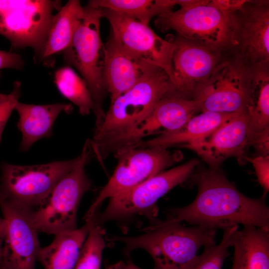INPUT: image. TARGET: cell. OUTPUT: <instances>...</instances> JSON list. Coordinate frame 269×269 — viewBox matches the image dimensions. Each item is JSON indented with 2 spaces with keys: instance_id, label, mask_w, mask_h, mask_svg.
<instances>
[{
  "instance_id": "6da1fadb",
  "label": "cell",
  "mask_w": 269,
  "mask_h": 269,
  "mask_svg": "<svg viewBox=\"0 0 269 269\" xmlns=\"http://www.w3.org/2000/svg\"><path fill=\"white\" fill-rule=\"evenodd\" d=\"M198 188L189 205L167 211V222H186L224 230L238 225L269 231V208L265 198L248 197L240 192L220 168H200L190 177Z\"/></svg>"
},
{
  "instance_id": "7a4b0ae2",
  "label": "cell",
  "mask_w": 269,
  "mask_h": 269,
  "mask_svg": "<svg viewBox=\"0 0 269 269\" xmlns=\"http://www.w3.org/2000/svg\"><path fill=\"white\" fill-rule=\"evenodd\" d=\"M144 231L138 236H113L109 240L123 243L126 253L145 251L153 261L154 269H186L201 247L216 243V229L204 226L188 227L157 220Z\"/></svg>"
},
{
  "instance_id": "3957f363",
  "label": "cell",
  "mask_w": 269,
  "mask_h": 269,
  "mask_svg": "<svg viewBox=\"0 0 269 269\" xmlns=\"http://www.w3.org/2000/svg\"><path fill=\"white\" fill-rule=\"evenodd\" d=\"M172 90L168 75L152 66L136 85L111 103L90 140L92 153L95 155L109 143L135 128Z\"/></svg>"
},
{
  "instance_id": "277c9868",
  "label": "cell",
  "mask_w": 269,
  "mask_h": 269,
  "mask_svg": "<svg viewBox=\"0 0 269 269\" xmlns=\"http://www.w3.org/2000/svg\"><path fill=\"white\" fill-rule=\"evenodd\" d=\"M91 154L90 140H87L72 169L57 183L42 203L31 211L38 232L56 235L77 228L80 201L92 186L85 170Z\"/></svg>"
},
{
  "instance_id": "5b68a950",
  "label": "cell",
  "mask_w": 269,
  "mask_h": 269,
  "mask_svg": "<svg viewBox=\"0 0 269 269\" xmlns=\"http://www.w3.org/2000/svg\"><path fill=\"white\" fill-rule=\"evenodd\" d=\"M222 2L221 0H196L177 10L162 13L154 23L160 30H174L177 34L214 50L233 52L230 27L233 11Z\"/></svg>"
},
{
  "instance_id": "8992f818",
  "label": "cell",
  "mask_w": 269,
  "mask_h": 269,
  "mask_svg": "<svg viewBox=\"0 0 269 269\" xmlns=\"http://www.w3.org/2000/svg\"><path fill=\"white\" fill-rule=\"evenodd\" d=\"M69 46L63 51L65 61L81 74L91 94L95 116V127L106 115L103 101L107 91L103 81L105 45L101 40L100 25L103 17L101 8L87 5Z\"/></svg>"
},
{
  "instance_id": "52a82bcc",
  "label": "cell",
  "mask_w": 269,
  "mask_h": 269,
  "mask_svg": "<svg viewBox=\"0 0 269 269\" xmlns=\"http://www.w3.org/2000/svg\"><path fill=\"white\" fill-rule=\"evenodd\" d=\"M115 153L118 159L115 170L86 213L85 221L98 213L107 199L128 192L182 157L179 151L172 152L159 147L128 146Z\"/></svg>"
},
{
  "instance_id": "ba28073f",
  "label": "cell",
  "mask_w": 269,
  "mask_h": 269,
  "mask_svg": "<svg viewBox=\"0 0 269 269\" xmlns=\"http://www.w3.org/2000/svg\"><path fill=\"white\" fill-rule=\"evenodd\" d=\"M199 163L197 159H192L177 167L156 174L125 193L109 199L104 211L97 213L93 217V221L102 226L108 221L123 220L136 215H144L153 222L156 221V204L158 199L189 178Z\"/></svg>"
},
{
  "instance_id": "9c48e42d",
  "label": "cell",
  "mask_w": 269,
  "mask_h": 269,
  "mask_svg": "<svg viewBox=\"0 0 269 269\" xmlns=\"http://www.w3.org/2000/svg\"><path fill=\"white\" fill-rule=\"evenodd\" d=\"M76 158L34 165L2 162L0 196L20 208L33 211L73 167Z\"/></svg>"
},
{
  "instance_id": "30bf717a",
  "label": "cell",
  "mask_w": 269,
  "mask_h": 269,
  "mask_svg": "<svg viewBox=\"0 0 269 269\" xmlns=\"http://www.w3.org/2000/svg\"><path fill=\"white\" fill-rule=\"evenodd\" d=\"M61 1L0 0V34L15 48L30 47L42 54L55 10Z\"/></svg>"
},
{
  "instance_id": "8fae6325",
  "label": "cell",
  "mask_w": 269,
  "mask_h": 269,
  "mask_svg": "<svg viewBox=\"0 0 269 269\" xmlns=\"http://www.w3.org/2000/svg\"><path fill=\"white\" fill-rule=\"evenodd\" d=\"M251 70L240 56L231 54L217 68L194 100L199 112H248L251 97Z\"/></svg>"
},
{
  "instance_id": "7c38bea8",
  "label": "cell",
  "mask_w": 269,
  "mask_h": 269,
  "mask_svg": "<svg viewBox=\"0 0 269 269\" xmlns=\"http://www.w3.org/2000/svg\"><path fill=\"white\" fill-rule=\"evenodd\" d=\"M174 44L172 90L168 96L194 100L217 68L233 52H221L178 34L168 38Z\"/></svg>"
},
{
  "instance_id": "4fadbf2b",
  "label": "cell",
  "mask_w": 269,
  "mask_h": 269,
  "mask_svg": "<svg viewBox=\"0 0 269 269\" xmlns=\"http://www.w3.org/2000/svg\"><path fill=\"white\" fill-rule=\"evenodd\" d=\"M112 28L111 38L132 56L163 69L173 80L174 46L158 36L149 26L115 11L101 8Z\"/></svg>"
},
{
  "instance_id": "5bb4252c",
  "label": "cell",
  "mask_w": 269,
  "mask_h": 269,
  "mask_svg": "<svg viewBox=\"0 0 269 269\" xmlns=\"http://www.w3.org/2000/svg\"><path fill=\"white\" fill-rule=\"evenodd\" d=\"M233 52L250 66L269 62V1L246 0L230 13Z\"/></svg>"
},
{
  "instance_id": "9a60e30c",
  "label": "cell",
  "mask_w": 269,
  "mask_h": 269,
  "mask_svg": "<svg viewBox=\"0 0 269 269\" xmlns=\"http://www.w3.org/2000/svg\"><path fill=\"white\" fill-rule=\"evenodd\" d=\"M0 208L6 231L0 258V269H35L40 247L31 211L0 196Z\"/></svg>"
},
{
  "instance_id": "2e32d148",
  "label": "cell",
  "mask_w": 269,
  "mask_h": 269,
  "mask_svg": "<svg viewBox=\"0 0 269 269\" xmlns=\"http://www.w3.org/2000/svg\"><path fill=\"white\" fill-rule=\"evenodd\" d=\"M199 112L197 102L173 96H165L154 107L148 116L135 128L112 141L113 151L133 146L149 135L176 131Z\"/></svg>"
},
{
  "instance_id": "e0dca14e",
  "label": "cell",
  "mask_w": 269,
  "mask_h": 269,
  "mask_svg": "<svg viewBox=\"0 0 269 269\" xmlns=\"http://www.w3.org/2000/svg\"><path fill=\"white\" fill-rule=\"evenodd\" d=\"M249 122L248 112L237 113L204 139L186 147L196 152L212 168H220L231 157L243 160Z\"/></svg>"
},
{
  "instance_id": "ac0fdd59",
  "label": "cell",
  "mask_w": 269,
  "mask_h": 269,
  "mask_svg": "<svg viewBox=\"0 0 269 269\" xmlns=\"http://www.w3.org/2000/svg\"><path fill=\"white\" fill-rule=\"evenodd\" d=\"M153 66L125 51L111 38L105 45L103 76L111 103L136 85Z\"/></svg>"
},
{
  "instance_id": "d6986e66",
  "label": "cell",
  "mask_w": 269,
  "mask_h": 269,
  "mask_svg": "<svg viewBox=\"0 0 269 269\" xmlns=\"http://www.w3.org/2000/svg\"><path fill=\"white\" fill-rule=\"evenodd\" d=\"M14 110L19 115L17 127L22 134L19 148L25 151L39 139L50 137L58 116L62 112L70 113L72 106L65 103L39 105L18 102Z\"/></svg>"
},
{
  "instance_id": "ffe728a7",
  "label": "cell",
  "mask_w": 269,
  "mask_h": 269,
  "mask_svg": "<svg viewBox=\"0 0 269 269\" xmlns=\"http://www.w3.org/2000/svg\"><path fill=\"white\" fill-rule=\"evenodd\" d=\"M237 113L202 112L193 116L180 129L165 133L133 146V147H159L167 148L175 145L186 147L204 139L222 124Z\"/></svg>"
},
{
  "instance_id": "44dd1931",
  "label": "cell",
  "mask_w": 269,
  "mask_h": 269,
  "mask_svg": "<svg viewBox=\"0 0 269 269\" xmlns=\"http://www.w3.org/2000/svg\"><path fill=\"white\" fill-rule=\"evenodd\" d=\"M89 228L87 221L80 228L55 235L50 244L41 248L37 261L44 269H75Z\"/></svg>"
},
{
  "instance_id": "7402d4cb",
  "label": "cell",
  "mask_w": 269,
  "mask_h": 269,
  "mask_svg": "<svg viewBox=\"0 0 269 269\" xmlns=\"http://www.w3.org/2000/svg\"><path fill=\"white\" fill-rule=\"evenodd\" d=\"M251 97L247 146L269 130V62L250 66Z\"/></svg>"
},
{
  "instance_id": "603a6c76",
  "label": "cell",
  "mask_w": 269,
  "mask_h": 269,
  "mask_svg": "<svg viewBox=\"0 0 269 269\" xmlns=\"http://www.w3.org/2000/svg\"><path fill=\"white\" fill-rule=\"evenodd\" d=\"M84 15V7L78 0H69L54 15L41 54L42 59L63 52L69 46Z\"/></svg>"
},
{
  "instance_id": "cb8c5ba5",
  "label": "cell",
  "mask_w": 269,
  "mask_h": 269,
  "mask_svg": "<svg viewBox=\"0 0 269 269\" xmlns=\"http://www.w3.org/2000/svg\"><path fill=\"white\" fill-rule=\"evenodd\" d=\"M178 3L179 0H92L88 4L110 9L149 25L154 16L171 10Z\"/></svg>"
},
{
  "instance_id": "d4e9b609",
  "label": "cell",
  "mask_w": 269,
  "mask_h": 269,
  "mask_svg": "<svg viewBox=\"0 0 269 269\" xmlns=\"http://www.w3.org/2000/svg\"><path fill=\"white\" fill-rule=\"evenodd\" d=\"M238 233L242 247L241 269H269V231L244 226Z\"/></svg>"
},
{
  "instance_id": "484cf974",
  "label": "cell",
  "mask_w": 269,
  "mask_h": 269,
  "mask_svg": "<svg viewBox=\"0 0 269 269\" xmlns=\"http://www.w3.org/2000/svg\"><path fill=\"white\" fill-rule=\"evenodd\" d=\"M55 83L60 93L78 107L83 116L94 108L93 101L84 80L69 66L62 67L54 73Z\"/></svg>"
},
{
  "instance_id": "4316f807",
  "label": "cell",
  "mask_w": 269,
  "mask_h": 269,
  "mask_svg": "<svg viewBox=\"0 0 269 269\" xmlns=\"http://www.w3.org/2000/svg\"><path fill=\"white\" fill-rule=\"evenodd\" d=\"M238 228V225H235L224 229L220 244L204 247L202 254L198 255L186 269H222L225 260L229 256V249L233 246Z\"/></svg>"
},
{
  "instance_id": "83f0119b",
  "label": "cell",
  "mask_w": 269,
  "mask_h": 269,
  "mask_svg": "<svg viewBox=\"0 0 269 269\" xmlns=\"http://www.w3.org/2000/svg\"><path fill=\"white\" fill-rule=\"evenodd\" d=\"M87 221L90 223L89 233L75 269H101L103 253L106 247L105 231L92 219Z\"/></svg>"
},
{
  "instance_id": "f1b7e54d",
  "label": "cell",
  "mask_w": 269,
  "mask_h": 269,
  "mask_svg": "<svg viewBox=\"0 0 269 269\" xmlns=\"http://www.w3.org/2000/svg\"><path fill=\"white\" fill-rule=\"evenodd\" d=\"M20 83L15 81L12 91L8 94H0V142L6 124L20 96Z\"/></svg>"
},
{
  "instance_id": "f546056e",
  "label": "cell",
  "mask_w": 269,
  "mask_h": 269,
  "mask_svg": "<svg viewBox=\"0 0 269 269\" xmlns=\"http://www.w3.org/2000/svg\"><path fill=\"white\" fill-rule=\"evenodd\" d=\"M244 160L252 164L258 181L264 190L262 197L265 198L269 190V156L259 155L254 158L245 156Z\"/></svg>"
},
{
  "instance_id": "4dcf8cb0",
  "label": "cell",
  "mask_w": 269,
  "mask_h": 269,
  "mask_svg": "<svg viewBox=\"0 0 269 269\" xmlns=\"http://www.w3.org/2000/svg\"><path fill=\"white\" fill-rule=\"evenodd\" d=\"M23 65L24 61L20 55L0 50V70L3 68L21 69Z\"/></svg>"
},
{
  "instance_id": "1f68e13d",
  "label": "cell",
  "mask_w": 269,
  "mask_h": 269,
  "mask_svg": "<svg viewBox=\"0 0 269 269\" xmlns=\"http://www.w3.org/2000/svg\"><path fill=\"white\" fill-rule=\"evenodd\" d=\"M258 150L260 155L268 156L269 153V130L257 137L250 144Z\"/></svg>"
},
{
  "instance_id": "d6a6232c",
  "label": "cell",
  "mask_w": 269,
  "mask_h": 269,
  "mask_svg": "<svg viewBox=\"0 0 269 269\" xmlns=\"http://www.w3.org/2000/svg\"><path fill=\"white\" fill-rule=\"evenodd\" d=\"M238 232L235 235L234 244V248L233 265L231 269H241L242 260V247L241 242L238 235Z\"/></svg>"
},
{
  "instance_id": "836d02e7",
  "label": "cell",
  "mask_w": 269,
  "mask_h": 269,
  "mask_svg": "<svg viewBox=\"0 0 269 269\" xmlns=\"http://www.w3.org/2000/svg\"><path fill=\"white\" fill-rule=\"evenodd\" d=\"M6 231V222L3 218L0 217V258L1 256V249L4 239Z\"/></svg>"
},
{
  "instance_id": "e575fe53",
  "label": "cell",
  "mask_w": 269,
  "mask_h": 269,
  "mask_svg": "<svg viewBox=\"0 0 269 269\" xmlns=\"http://www.w3.org/2000/svg\"><path fill=\"white\" fill-rule=\"evenodd\" d=\"M128 264L123 261L113 264L105 268V269H128Z\"/></svg>"
},
{
  "instance_id": "d590c367",
  "label": "cell",
  "mask_w": 269,
  "mask_h": 269,
  "mask_svg": "<svg viewBox=\"0 0 269 269\" xmlns=\"http://www.w3.org/2000/svg\"><path fill=\"white\" fill-rule=\"evenodd\" d=\"M128 269H141L131 262L128 263Z\"/></svg>"
},
{
  "instance_id": "8d00e7d4",
  "label": "cell",
  "mask_w": 269,
  "mask_h": 269,
  "mask_svg": "<svg viewBox=\"0 0 269 269\" xmlns=\"http://www.w3.org/2000/svg\"></svg>"
}]
</instances>
